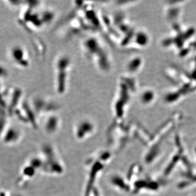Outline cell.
Returning a JSON list of instances; mask_svg holds the SVG:
<instances>
[{"label":"cell","mask_w":196,"mask_h":196,"mask_svg":"<svg viewBox=\"0 0 196 196\" xmlns=\"http://www.w3.org/2000/svg\"><path fill=\"white\" fill-rule=\"evenodd\" d=\"M82 48L87 58L100 71L104 72L110 71L112 67L111 58L100 40L95 37H89L82 41Z\"/></svg>","instance_id":"6da1fadb"},{"label":"cell","mask_w":196,"mask_h":196,"mask_svg":"<svg viewBox=\"0 0 196 196\" xmlns=\"http://www.w3.org/2000/svg\"><path fill=\"white\" fill-rule=\"evenodd\" d=\"M54 66L56 91L58 94L63 95L68 88L72 68V58L67 54H62L56 58Z\"/></svg>","instance_id":"7a4b0ae2"},{"label":"cell","mask_w":196,"mask_h":196,"mask_svg":"<svg viewBox=\"0 0 196 196\" xmlns=\"http://www.w3.org/2000/svg\"><path fill=\"white\" fill-rule=\"evenodd\" d=\"M10 59L16 66L27 68L30 65V59L26 50L20 45H15L10 51Z\"/></svg>","instance_id":"3957f363"},{"label":"cell","mask_w":196,"mask_h":196,"mask_svg":"<svg viewBox=\"0 0 196 196\" xmlns=\"http://www.w3.org/2000/svg\"><path fill=\"white\" fill-rule=\"evenodd\" d=\"M31 107L35 113L42 114L53 112L57 109L56 103L52 101L46 100L40 96H36L32 99Z\"/></svg>","instance_id":"277c9868"},{"label":"cell","mask_w":196,"mask_h":196,"mask_svg":"<svg viewBox=\"0 0 196 196\" xmlns=\"http://www.w3.org/2000/svg\"><path fill=\"white\" fill-rule=\"evenodd\" d=\"M10 92L9 104L7 106V107L10 114H12L20 103L23 96V91L20 88L13 87V88L10 90Z\"/></svg>","instance_id":"5b68a950"},{"label":"cell","mask_w":196,"mask_h":196,"mask_svg":"<svg viewBox=\"0 0 196 196\" xmlns=\"http://www.w3.org/2000/svg\"><path fill=\"white\" fill-rule=\"evenodd\" d=\"M143 64V60L139 56H135L130 59L126 66L127 74L133 75L139 72Z\"/></svg>","instance_id":"8992f818"},{"label":"cell","mask_w":196,"mask_h":196,"mask_svg":"<svg viewBox=\"0 0 196 196\" xmlns=\"http://www.w3.org/2000/svg\"><path fill=\"white\" fill-rule=\"evenodd\" d=\"M156 98V93L155 91L150 88L143 89L140 93L139 100L144 105L149 104L153 102Z\"/></svg>","instance_id":"52a82bcc"},{"label":"cell","mask_w":196,"mask_h":196,"mask_svg":"<svg viewBox=\"0 0 196 196\" xmlns=\"http://www.w3.org/2000/svg\"><path fill=\"white\" fill-rule=\"evenodd\" d=\"M149 42L148 34L144 31H139L135 36L136 44L139 46H146Z\"/></svg>","instance_id":"ba28073f"},{"label":"cell","mask_w":196,"mask_h":196,"mask_svg":"<svg viewBox=\"0 0 196 196\" xmlns=\"http://www.w3.org/2000/svg\"><path fill=\"white\" fill-rule=\"evenodd\" d=\"M40 16L44 25L52 23L55 19V14L53 10H48L43 12L42 14H40Z\"/></svg>","instance_id":"9c48e42d"},{"label":"cell","mask_w":196,"mask_h":196,"mask_svg":"<svg viewBox=\"0 0 196 196\" xmlns=\"http://www.w3.org/2000/svg\"><path fill=\"white\" fill-rule=\"evenodd\" d=\"M9 76V72L5 67L0 64V81Z\"/></svg>","instance_id":"30bf717a"}]
</instances>
